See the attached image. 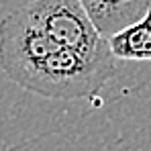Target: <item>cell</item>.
<instances>
[{"instance_id":"obj_5","label":"cell","mask_w":151,"mask_h":151,"mask_svg":"<svg viewBox=\"0 0 151 151\" xmlns=\"http://www.w3.org/2000/svg\"><path fill=\"white\" fill-rule=\"evenodd\" d=\"M108 45L116 59L151 61V8L143 19L108 37Z\"/></svg>"},{"instance_id":"obj_4","label":"cell","mask_w":151,"mask_h":151,"mask_svg":"<svg viewBox=\"0 0 151 151\" xmlns=\"http://www.w3.org/2000/svg\"><path fill=\"white\" fill-rule=\"evenodd\" d=\"M82 4L106 39L143 19L151 8V0H82Z\"/></svg>"},{"instance_id":"obj_2","label":"cell","mask_w":151,"mask_h":151,"mask_svg":"<svg viewBox=\"0 0 151 151\" xmlns=\"http://www.w3.org/2000/svg\"><path fill=\"white\" fill-rule=\"evenodd\" d=\"M25 10L61 47L84 53H98L108 47V39L96 29L82 0H31Z\"/></svg>"},{"instance_id":"obj_3","label":"cell","mask_w":151,"mask_h":151,"mask_svg":"<svg viewBox=\"0 0 151 151\" xmlns=\"http://www.w3.org/2000/svg\"><path fill=\"white\" fill-rule=\"evenodd\" d=\"M59 47L25 6L0 19V65L12 82L35 61Z\"/></svg>"},{"instance_id":"obj_1","label":"cell","mask_w":151,"mask_h":151,"mask_svg":"<svg viewBox=\"0 0 151 151\" xmlns=\"http://www.w3.org/2000/svg\"><path fill=\"white\" fill-rule=\"evenodd\" d=\"M116 61L110 45L98 53L59 47L27 68L14 84L43 98L92 100L116 76Z\"/></svg>"}]
</instances>
